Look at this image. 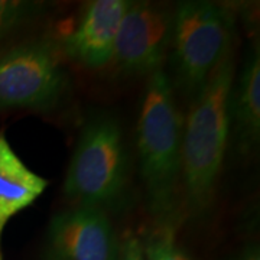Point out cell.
<instances>
[{"mask_svg": "<svg viewBox=\"0 0 260 260\" xmlns=\"http://www.w3.org/2000/svg\"><path fill=\"white\" fill-rule=\"evenodd\" d=\"M120 244L106 211L74 205L48 224L44 260H119Z\"/></svg>", "mask_w": 260, "mask_h": 260, "instance_id": "7", "label": "cell"}, {"mask_svg": "<svg viewBox=\"0 0 260 260\" xmlns=\"http://www.w3.org/2000/svg\"><path fill=\"white\" fill-rule=\"evenodd\" d=\"M182 124L169 75L164 70L149 75L136 129L140 175L155 227L172 232H177L185 208Z\"/></svg>", "mask_w": 260, "mask_h": 260, "instance_id": "1", "label": "cell"}, {"mask_svg": "<svg viewBox=\"0 0 260 260\" xmlns=\"http://www.w3.org/2000/svg\"><path fill=\"white\" fill-rule=\"evenodd\" d=\"M47 8L45 2L0 0V41L29 20L37 19Z\"/></svg>", "mask_w": 260, "mask_h": 260, "instance_id": "11", "label": "cell"}, {"mask_svg": "<svg viewBox=\"0 0 260 260\" xmlns=\"http://www.w3.org/2000/svg\"><path fill=\"white\" fill-rule=\"evenodd\" d=\"M233 260H260L259 246L256 243H250V244L244 246Z\"/></svg>", "mask_w": 260, "mask_h": 260, "instance_id": "14", "label": "cell"}, {"mask_svg": "<svg viewBox=\"0 0 260 260\" xmlns=\"http://www.w3.org/2000/svg\"><path fill=\"white\" fill-rule=\"evenodd\" d=\"M129 156L119 121L99 113L85 121L65 175L64 192L75 205L114 208L126 194Z\"/></svg>", "mask_w": 260, "mask_h": 260, "instance_id": "3", "label": "cell"}, {"mask_svg": "<svg viewBox=\"0 0 260 260\" xmlns=\"http://www.w3.org/2000/svg\"><path fill=\"white\" fill-rule=\"evenodd\" d=\"M172 23L174 10L150 2H130L114 45L117 67L130 75L149 77L160 71L171 52Z\"/></svg>", "mask_w": 260, "mask_h": 260, "instance_id": "6", "label": "cell"}, {"mask_svg": "<svg viewBox=\"0 0 260 260\" xmlns=\"http://www.w3.org/2000/svg\"><path fill=\"white\" fill-rule=\"evenodd\" d=\"M145 260H192L175 242V232L153 227L140 240Z\"/></svg>", "mask_w": 260, "mask_h": 260, "instance_id": "12", "label": "cell"}, {"mask_svg": "<svg viewBox=\"0 0 260 260\" xmlns=\"http://www.w3.org/2000/svg\"><path fill=\"white\" fill-rule=\"evenodd\" d=\"M119 260H145L140 239L135 236H126V239L120 244V257Z\"/></svg>", "mask_w": 260, "mask_h": 260, "instance_id": "13", "label": "cell"}, {"mask_svg": "<svg viewBox=\"0 0 260 260\" xmlns=\"http://www.w3.org/2000/svg\"><path fill=\"white\" fill-rule=\"evenodd\" d=\"M130 0H94L77 28L65 38L64 49L78 64L97 70L113 59L121 19Z\"/></svg>", "mask_w": 260, "mask_h": 260, "instance_id": "8", "label": "cell"}, {"mask_svg": "<svg viewBox=\"0 0 260 260\" xmlns=\"http://www.w3.org/2000/svg\"><path fill=\"white\" fill-rule=\"evenodd\" d=\"M64 70L48 41H29L0 55V110L55 107L65 91Z\"/></svg>", "mask_w": 260, "mask_h": 260, "instance_id": "5", "label": "cell"}, {"mask_svg": "<svg viewBox=\"0 0 260 260\" xmlns=\"http://www.w3.org/2000/svg\"><path fill=\"white\" fill-rule=\"evenodd\" d=\"M236 78L230 52L189 102L182 124L184 205L192 217L207 213L230 142V97Z\"/></svg>", "mask_w": 260, "mask_h": 260, "instance_id": "2", "label": "cell"}, {"mask_svg": "<svg viewBox=\"0 0 260 260\" xmlns=\"http://www.w3.org/2000/svg\"><path fill=\"white\" fill-rule=\"evenodd\" d=\"M234 16L221 3L186 0L174 9L171 56L175 84L191 102L233 52Z\"/></svg>", "mask_w": 260, "mask_h": 260, "instance_id": "4", "label": "cell"}, {"mask_svg": "<svg viewBox=\"0 0 260 260\" xmlns=\"http://www.w3.org/2000/svg\"><path fill=\"white\" fill-rule=\"evenodd\" d=\"M230 139L240 155H250L260 139V52L253 42L230 97Z\"/></svg>", "mask_w": 260, "mask_h": 260, "instance_id": "9", "label": "cell"}, {"mask_svg": "<svg viewBox=\"0 0 260 260\" xmlns=\"http://www.w3.org/2000/svg\"><path fill=\"white\" fill-rule=\"evenodd\" d=\"M48 181L30 171L0 132V237L12 217L37 201Z\"/></svg>", "mask_w": 260, "mask_h": 260, "instance_id": "10", "label": "cell"}]
</instances>
